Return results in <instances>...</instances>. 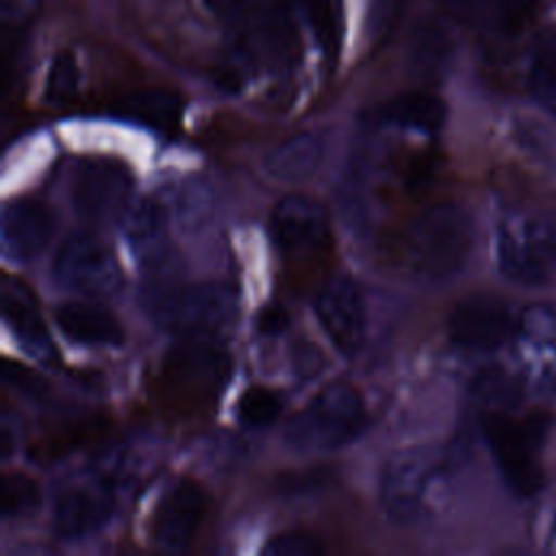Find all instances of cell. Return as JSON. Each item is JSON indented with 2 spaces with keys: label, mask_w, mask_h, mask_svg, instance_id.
<instances>
[{
  "label": "cell",
  "mask_w": 556,
  "mask_h": 556,
  "mask_svg": "<svg viewBox=\"0 0 556 556\" xmlns=\"http://www.w3.org/2000/svg\"><path fill=\"white\" fill-rule=\"evenodd\" d=\"M113 513V495L104 484H78L65 489L54 504V530L76 541L100 530Z\"/></svg>",
  "instance_id": "cell-15"
},
{
  "label": "cell",
  "mask_w": 556,
  "mask_h": 556,
  "mask_svg": "<svg viewBox=\"0 0 556 556\" xmlns=\"http://www.w3.org/2000/svg\"><path fill=\"white\" fill-rule=\"evenodd\" d=\"M2 378L9 387H13L17 393L26 395V397H33V400H39L46 395L48 391V384L46 380L30 367L22 365V363H15V361H4V367H2Z\"/></svg>",
  "instance_id": "cell-31"
},
{
  "label": "cell",
  "mask_w": 556,
  "mask_h": 556,
  "mask_svg": "<svg viewBox=\"0 0 556 556\" xmlns=\"http://www.w3.org/2000/svg\"><path fill=\"white\" fill-rule=\"evenodd\" d=\"M232 35L239 65L282 72L300 59V37L287 0H213Z\"/></svg>",
  "instance_id": "cell-1"
},
{
  "label": "cell",
  "mask_w": 556,
  "mask_h": 556,
  "mask_svg": "<svg viewBox=\"0 0 556 556\" xmlns=\"http://www.w3.org/2000/svg\"><path fill=\"white\" fill-rule=\"evenodd\" d=\"M54 280L74 293L109 298L122 287V269L111 248L93 235H70L52 263Z\"/></svg>",
  "instance_id": "cell-7"
},
{
  "label": "cell",
  "mask_w": 556,
  "mask_h": 556,
  "mask_svg": "<svg viewBox=\"0 0 556 556\" xmlns=\"http://www.w3.org/2000/svg\"><path fill=\"white\" fill-rule=\"evenodd\" d=\"M315 313L326 337L343 356H352L361 348L365 334V306L361 291L350 276L332 278L319 291Z\"/></svg>",
  "instance_id": "cell-11"
},
{
  "label": "cell",
  "mask_w": 556,
  "mask_h": 556,
  "mask_svg": "<svg viewBox=\"0 0 556 556\" xmlns=\"http://www.w3.org/2000/svg\"><path fill=\"white\" fill-rule=\"evenodd\" d=\"M402 4L404 0H369L367 24L374 37H384L393 28L397 15L402 13Z\"/></svg>",
  "instance_id": "cell-32"
},
{
  "label": "cell",
  "mask_w": 556,
  "mask_h": 556,
  "mask_svg": "<svg viewBox=\"0 0 556 556\" xmlns=\"http://www.w3.org/2000/svg\"><path fill=\"white\" fill-rule=\"evenodd\" d=\"M41 502V493L35 480L24 473H4L0 480V504L4 517L26 515Z\"/></svg>",
  "instance_id": "cell-26"
},
{
  "label": "cell",
  "mask_w": 556,
  "mask_h": 556,
  "mask_svg": "<svg viewBox=\"0 0 556 556\" xmlns=\"http://www.w3.org/2000/svg\"><path fill=\"white\" fill-rule=\"evenodd\" d=\"M434 469V456L426 450H402L387 460L380 500L393 523H415L421 517Z\"/></svg>",
  "instance_id": "cell-8"
},
{
  "label": "cell",
  "mask_w": 556,
  "mask_h": 556,
  "mask_svg": "<svg viewBox=\"0 0 556 556\" xmlns=\"http://www.w3.org/2000/svg\"><path fill=\"white\" fill-rule=\"evenodd\" d=\"M2 315L11 326L13 334L20 339L24 350L41 361L54 356V345L48 334V328L37 308L35 295L30 289L17 280L7 278L2 285Z\"/></svg>",
  "instance_id": "cell-17"
},
{
  "label": "cell",
  "mask_w": 556,
  "mask_h": 556,
  "mask_svg": "<svg viewBox=\"0 0 556 556\" xmlns=\"http://www.w3.org/2000/svg\"><path fill=\"white\" fill-rule=\"evenodd\" d=\"M321 552H324L321 541L306 530L280 532L263 545V554L267 556H315Z\"/></svg>",
  "instance_id": "cell-30"
},
{
  "label": "cell",
  "mask_w": 556,
  "mask_h": 556,
  "mask_svg": "<svg viewBox=\"0 0 556 556\" xmlns=\"http://www.w3.org/2000/svg\"><path fill=\"white\" fill-rule=\"evenodd\" d=\"M165 208L150 198L124 211V232L141 263L154 271L165 267L172 258L165 239Z\"/></svg>",
  "instance_id": "cell-18"
},
{
  "label": "cell",
  "mask_w": 556,
  "mask_h": 556,
  "mask_svg": "<svg viewBox=\"0 0 556 556\" xmlns=\"http://www.w3.org/2000/svg\"><path fill=\"white\" fill-rule=\"evenodd\" d=\"M78 63L70 50L59 52L48 70L46 76V100L52 104L70 102L78 91Z\"/></svg>",
  "instance_id": "cell-27"
},
{
  "label": "cell",
  "mask_w": 556,
  "mask_h": 556,
  "mask_svg": "<svg viewBox=\"0 0 556 556\" xmlns=\"http://www.w3.org/2000/svg\"><path fill=\"white\" fill-rule=\"evenodd\" d=\"M471 395L486 410H508L521 402V387L502 369H484L473 378Z\"/></svg>",
  "instance_id": "cell-25"
},
{
  "label": "cell",
  "mask_w": 556,
  "mask_h": 556,
  "mask_svg": "<svg viewBox=\"0 0 556 556\" xmlns=\"http://www.w3.org/2000/svg\"><path fill=\"white\" fill-rule=\"evenodd\" d=\"M547 547H549V552L556 554V515L552 517V523L547 530Z\"/></svg>",
  "instance_id": "cell-34"
},
{
  "label": "cell",
  "mask_w": 556,
  "mask_h": 556,
  "mask_svg": "<svg viewBox=\"0 0 556 556\" xmlns=\"http://www.w3.org/2000/svg\"><path fill=\"white\" fill-rule=\"evenodd\" d=\"M497 265L519 285L536 287L556 271V213L517 211L497 226Z\"/></svg>",
  "instance_id": "cell-2"
},
{
  "label": "cell",
  "mask_w": 556,
  "mask_h": 556,
  "mask_svg": "<svg viewBox=\"0 0 556 556\" xmlns=\"http://www.w3.org/2000/svg\"><path fill=\"white\" fill-rule=\"evenodd\" d=\"M206 513V495L193 480H178L163 495L154 521L152 536L156 545L167 552H180L193 539L202 517Z\"/></svg>",
  "instance_id": "cell-12"
},
{
  "label": "cell",
  "mask_w": 556,
  "mask_h": 556,
  "mask_svg": "<svg viewBox=\"0 0 556 556\" xmlns=\"http://www.w3.org/2000/svg\"><path fill=\"white\" fill-rule=\"evenodd\" d=\"M282 410V400L276 391L265 387L248 389L237 402V417L241 424L258 428L271 424Z\"/></svg>",
  "instance_id": "cell-28"
},
{
  "label": "cell",
  "mask_w": 556,
  "mask_h": 556,
  "mask_svg": "<svg viewBox=\"0 0 556 556\" xmlns=\"http://www.w3.org/2000/svg\"><path fill=\"white\" fill-rule=\"evenodd\" d=\"M480 424L491 456L510 491L521 497L534 495L543 484L536 463V450L545 432L543 424L539 419L519 424L506 410H486Z\"/></svg>",
  "instance_id": "cell-6"
},
{
  "label": "cell",
  "mask_w": 556,
  "mask_h": 556,
  "mask_svg": "<svg viewBox=\"0 0 556 556\" xmlns=\"http://www.w3.org/2000/svg\"><path fill=\"white\" fill-rule=\"evenodd\" d=\"M447 59H450V41L441 30L428 28L419 33L413 48V61L419 72H426L430 76L439 74L447 65Z\"/></svg>",
  "instance_id": "cell-29"
},
{
  "label": "cell",
  "mask_w": 556,
  "mask_h": 556,
  "mask_svg": "<svg viewBox=\"0 0 556 556\" xmlns=\"http://www.w3.org/2000/svg\"><path fill=\"white\" fill-rule=\"evenodd\" d=\"M447 328L456 345L478 352L497 350L517 332L510 308L486 295H473L458 302L450 313Z\"/></svg>",
  "instance_id": "cell-10"
},
{
  "label": "cell",
  "mask_w": 556,
  "mask_h": 556,
  "mask_svg": "<svg viewBox=\"0 0 556 556\" xmlns=\"http://www.w3.org/2000/svg\"><path fill=\"white\" fill-rule=\"evenodd\" d=\"M445 102L428 91H406L382 102L374 113V122L437 132L445 122Z\"/></svg>",
  "instance_id": "cell-20"
},
{
  "label": "cell",
  "mask_w": 556,
  "mask_h": 556,
  "mask_svg": "<svg viewBox=\"0 0 556 556\" xmlns=\"http://www.w3.org/2000/svg\"><path fill=\"white\" fill-rule=\"evenodd\" d=\"M321 156H324L321 141L315 135L304 132L274 148L265 159V169L276 180L300 182V180H306L319 167Z\"/></svg>",
  "instance_id": "cell-22"
},
{
  "label": "cell",
  "mask_w": 556,
  "mask_h": 556,
  "mask_svg": "<svg viewBox=\"0 0 556 556\" xmlns=\"http://www.w3.org/2000/svg\"><path fill=\"white\" fill-rule=\"evenodd\" d=\"M473 248V222L456 204H434L410 226L406 250L410 265L428 278H447L463 269Z\"/></svg>",
  "instance_id": "cell-4"
},
{
  "label": "cell",
  "mask_w": 556,
  "mask_h": 556,
  "mask_svg": "<svg viewBox=\"0 0 556 556\" xmlns=\"http://www.w3.org/2000/svg\"><path fill=\"white\" fill-rule=\"evenodd\" d=\"M289 328V313L280 304L263 306L256 315V330L265 337H278Z\"/></svg>",
  "instance_id": "cell-33"
},
{
  "label": "cell",
  "mask_w": 556,
  "mask_h": 556,
  "mask_svg": "<svg viewBox=\"0 0 556 556\" xmlns=\"http://www.w3.org/2000/svg\"><path fill=\"white\" fill-rule=\"evenodd\" d=\"M445 11L489 37H517L539 13V0H443Z\"/></svg>",
  "instance_id": "cell-14"
},
{
  "label": "cell",
  "mask_w": 556,
  "mask_h": 556,
  "mask_svg": "<svg viewBox=\"0 0 556 556\" xmlns=\"http://www.w3.org/2000/svg\"><path fill=\"white\" fill-rule=\"evenodd\" d=\"M276 241L287 252H313L328 243L330 222L324 204L306 195L282 198L271 213Z\"/></svg>",
  "instance_id": "cell-13"
},
{
  "label": "cell",
  "mask_w": 556,
  "mask_h": 556,
  "mask_svg": "<svg viewBox=\"0 0 556 556\" xmlns=\"http://www.w3.org/2000/svg\"><path fill=\"white\" fill-rule=\"evenodd\" d=\"M52 217L48 208L28 198L11 200L2 211V243L4 250L17 258H35L50 241Z\"/></svg>",
  "instance_id": "cell-16"
},
{
  "label": "cell",
  "mask_w": 556,
  "mask_h": 556,
  "mask_svg": "<svg viewBox=\"0 0 556 556\" xmlns=\"http://www.w3.org/2000/svg\"><path fill=\"white\" fill-rule=\"evenodd\" d=\"M130 193L126 167L113 159H85L72 180V204L85 222H109L124 213Z\"/></svg>",
  "instance_id": "cell-9"
},
{
  "label": "cell",
  "mask_w": 556,
  "mask_h": 556,
  "mask_svg": "<svg viewBox=\"0 0 556 556\" xmlns=\"http://www.w3.org/2000/svg\"><path fill=\"white\" fill-rule=\"evenodd\" d=\"M526 87L532 100L556 115V28L541 33L530 50Z\"/></svg>",
  "instance_id": "cell-23"
},
{
  "label": "cell",
  "mask_w": 556,
  "mask_h": 556,
  "mask_svg": "<svg viewBox=\"0 0 556 556\" xmlns=\"http://www.w3.org/2000/svg\"><path fill=\"white\" fill-rule=\"evenodd\" d=\"M180 111H182V102L169 89H139L124 96L115 104L117 115L161 132L174 130V126L180 119Z\"/></svg>",
  "instance_id": "cell-21"
},
{
  "label": "cell",
  "mask_w": 556,
  "mask_h": 556,
  "mask_svg": "<svg viewBox=\"0 0 556 556\" xmlns=\"http://www.w3.org/2000/svg\"><path fill=\"white\" fill-rule=\"evenodd\" d=\"M306 22L328 63H337L343 43V0H300Z\"/></svg>",
  "instance_id": "cell-24"
},
{
  "label": "cell",
  "mask_w": 556,
  "mask_h": 556,
  "mask_svg": "<svg viewBox=\"0 0 556 556\" xmlns=\"http://www.w3.org/2000/svg\"><path fill=\"white\" fill-rule=\"evenodd\" d=\"M156 326L185 337H204L224 328L235 311L237 295L219 282L180 285L156 291L148 306Z\"/></svg>",
  "instance_id": "cell-5"
},
{
  "label": "cell",
  "mask_w": 556,
  "mask_h": 556,
  "mask_svg": "<svg viewBox=\"0 0 556 556\" xmlns=\"http://www.w3.org/2000/svg\"><path fill=\"white\" fill-rule=\"evenodd\" d=\"M56 326L65 337L85 345H119L124 330L115 315L91 302H67L56 308Z\"/></svg>",
  "instance_id": "cell-19"
},
{
  "label": "cell",
  "mask_w": 556,
  "mask_h": 556,
  "mask_svg": "<svg viewBox=\"0 0 556 556\" xmlns=\"http://www.w3.org/2000/svg\"><path fill=\"white\" fill-rule=\"evenodd\" d=\"M365 428L361 395L345 382L324 387L285 428L298 452H332L352 443Z\"/></svg>",
  "instance_id": "cell-3"
}]
</instances>
